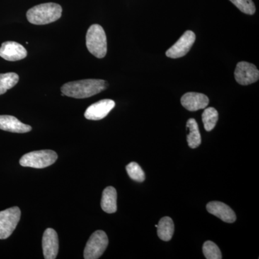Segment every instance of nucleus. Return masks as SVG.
<instances>
[{
  "instance_id": "9d476101",
  "label": "nucleus",
  "mask_w": 259,
  "mask_h": 259,
  "mask_svg": "<svg viewBox=\"0 0 259 259\" xmlns=\"http://www.w3.org/2000/svg\"><path fill=\"white\" fill-rule=\"evenodd\" d=\"M42 251L46 259H55L59 253V243L55 230L47 228L44 233L42 241Z\"/></svg>"
},
{
  "instance_id": "f8f14e48",
  "label": "nucleus",
  "mask_w": 259,
  "mask_h": 259,
  "mask_svg": "<svg viewBox=\"0 0 259 259\" xmlns=\"http://www.w3.org/2000/svg\"><path fill=\"white\" fill-rule=\"evenodd\" d=\"M181 103L189 111H197L205 108L208 105L209 98L203 94L188 93L182 96Z\"/></svg>"
},
{
  "instance_id": "1a4fd4ad",
  "label": "nucleus",
  "mask_w": 259,
  "mask_h": 259,
  "mask_svg": "<svg viewBox=\"0 0 259 259\" xmlns=\"http://www.w3.org/2000/svg\"><path fill=\"white\" fill-rule=\"evenodd\" d=\"M115 106V102L112 100H102L94 103L87 109L84 117L88 120H100L105 117Z\"/></svg>"
},
{
  "instance_id": "0eeeda50",
  "label": "nucleus",
  "mask_w": 259,
  "mask_h": 259,
  "mask_svg": "<svg viewBox=\"0 0 259 259\" xmlns=\"http://www.w3.org/2000/svg\"><path fill=\"white\" fill-rule=\"evenodd\" d=\"M195 40L196 35L194 32L191 30H187L177 40L176 44L166 51L167 57L171 59L183 57L190 51Z\"/></svg>"
},
{
  "instance_id": "6e6552de",
  "label": "nucleus",
  "mask_w": 259,
  "mask_h": 259,
  "mask_svg": "<svg viewBox=\"0 0 259 259\" xmlns=\"http://www.w3.org/2000/svg\"><path fill=\"white\" fill-rule=\"evenodd\" d=\"M234 75L237 82L244 86L256 82L259 79V71L256 66L245 61L237 64Z\"/></svg>"
},
{
  "instance_id": "20e7f679",
  "label": "nucleus",
  "mask_w": 259,
  "mask_h": 259,
  "mask_svg": "<svg viewBox=\"0 0 259 259\" xmlns=\"http://www.w3.org/2000/svg\"><path fill=\"white\" fill-rule=\"evenodd\" d=\"M57 158V153L51 150L32 151L20 158V164L22 166L44 168L54 164Z\"/></svg>"
},
{
  "instance_id": "423d86ee",
  "label": "nucleus",
  "mask_w": 259,
  "mask_h": 259,
  "mask_svg": "<svg viewBox=\"0 0 259 259\" xmlns=\"http://www.w3.org/2000/svg\"><path fill=\"white\" fill-rule=\"evenodd\" d=\"M21 216L18 207H13L0 212V239L9 238L15 231Z\"/></svg>"
},
{
  "instance_id": "6ab92c4d",
  "label": "nucleus",
  "mask_w": 259,
  "mask_h": 259,
  "mask_svg": "<svg viewBox=\"0 0 259 259\" xmlns=\"http://www.w3.org/2000/svg\"><path fill=\"white\" fill-rule=\"evenodd\" d=\"M202 117L204 129L207 131H211L217 124L218 112L213 107H208L204 110Z\"/></svg>"
},
{
  "instance_id": "39448f33",
  "label": "nucleus",
  "mask_w": 259,
  "mask_h": 259,
  "mask_svg": "<svg viewBox=\"0 0 259 259\" xmlns=\"http://www.w3.org/2000/svg\"><path fill=\"white\" fill-rule=\"evenodd\" d=\"M108 238L106 233L102 231H97L90 236L83 251L85 259L100 258L108 245Z\"/></svg>"
},
{
  "instance_id": "f3484780",
  "label": "nucleus",
  "mask_w": 259,
  "mask_h": 259,
  "mask_svg": "<svg viewBox=\"0 0 259 259\" xmlns=\"http://www.w3.org/2000/svg\"><path fill=\"white\" fill-rule=\"evenodd\" d=\"M187 128L189 130V134L187 137L189 146L191 148L199 147L202 142V139L197 121L194 118L189 119L187 122Z\"/></svg>"
},
{
  "instance_id": "ddd939ff",
  "label": "nucleus",
  "mask_w": 259,
  "mask_h": 259,
  "mask_svg": "<svg viewBox=\"0 0 259 259\" xmlns=\"http://www.w3.org/2000/svg\"><path fill=\"white\" fill-rule=\"evenodd\" d=\"M207 211L213 215L222 220L224 222L233 223L236 221V213L227 204L221 202H209L207 204Z\"/></svg>"
},
{
  "instance_id": "9b49d317",
  "label": "nucleus",
  "mask_w": 259,
  "mask_h": 259,
  "mask_svg": "<svg viewBox=\"0 0 259 259\" xmlns=\"http://www.w3.org/2000/svg\"><path fill=\"white\" fill-rule=\"evenodd\" d=\"M27 54L26 49L17 42H5L0 47V56L7 61L22 60L26 57Z\"/></svg>"
},
{
  "instance_id": "a211bd4d",
  "label": "nucleus",
  "mask_w": 259,
  "mask_h": 259,
  "mask_svg": "<svg viewBox=\"0 0 259 259\" xmlns=\"http://www.w3.org/2000/svg\"><path fill=\"white\" fill-rule=\"evenodd\" d=\"M19 81V76L15 73L0 74V95L15 87Z\"/></svg>"
},
{
  "instance_id": "dca6fc26",
  "label": "nucleus",
  "mask_w": 259,
  "mask_h": 259,
  "mask_svg": "<svg viewBox=\"0 0 259 259\" xmlns=\"http://www.w3.org/2000/svg\"><path fill=\"white\" fill-rule=\"evenodd\" d=\"M157 234L162 241H168L175 233V224L171 218L164 217L160 220L157 225Z\"/></svg>"
},
{
  "instance_id": "4be33fe9",
  "label": "nucleus",
  "mask_w": 259,
  "mask_h": 259,
  "mask_svg": "<svg viewBox=\"0 0 259 259\" xmlns=\"http://www.w3.org/2000/svg\"><path fill=\"white\" fill-rule=\"evenodd\" d=\"M242 13L247 15H253L255 12L254 3L252 0H230Z\"/></svg>"
},
{
  "instance_id": "412c9836",
  "label": "nucleus",
  "mask_w": 259,
  "mask_h": 259,
  "mask_svg": "<svg viewBox=\"0 0 259 259\" xmlns=\"http://www.w3.org/2000/svg\"><path fill=\"white\" fill-rule=\"evenodd\" d=\"M202 250L206 258L221 259L223 258L219 247L212 241H206L202 247Z\"/></svg>"
},
{
  "instance_id": "7ed1b4c3",
  "label": "nucleus",
  "mask_w": 259,
  "mask_h": 259,
  "mask_svg": "<svg viewBox=\"0 0 259 259\" xmlns=\"http://www.w3.org/2000/svg\"><path fill=\"white\" fill-rule=\"evenodd\" d=\"M87 47L90 53L98 59H102L107 54V37L101 25H91L86 36Z\"/></svg>"
},
{
  "instance_id": "f257e3e1",
  "label": "nucleus",
  "mask_w": 259,
  "mask_h": 259,
  "mask_svg": "<svg viewBox=\"0 0 259 259\" xmlns=\"http://www.w3.org/2000/svg\"><path fill=\"white\" fill-rule=\"evenodd\" d=\"M107 86L105 80L84 79L65 83L61 87V91L65 96L84 99L102 93Z\"/></svg>"
},
{
  "instance_id": "aec40b11",
  "label": "nucleus",
  "mask_w": 259,
  "mask_h": 259,
  "mask_svg": "<svg viewBox=\"0 0 259 259\" xmlns=\"http://www.w3.org/2000/svg\"><path fill=\"white\" fill-rule=\"evenodd\" d=\"M126 171H127L128 176L133 180L143 182L146 180V175H145L144 171L136 162H131L129 164H127L126 166Z\"/></svg>"
},
{
  "instance_id": "f03ea898",
  "label": "nucleus",
  "mask_w": 259,
  "mask_h": 259,
  "mask_svg": "<svg viewBox=\"0 0 259 259\" xmlns=\"http://www.w3.org/2000/svg\"><path fill=\"white\" fill-rule=\"evenodd\" d=\"M62 8L56 3L36 5L27 12V19L33 25H41L54 23L61 17Z\"/></svg>"
},
{
  "instance_id": "4468645a",
  "label": "nucleus",
  "mask_w": 259,
  "mask_h": 259,
  "mask_svg": "<svg viewBox=\"0 0 259 259\" xmlns=\"http://www.w3.org/2000/svg\"><path fill=\"white\" fill-rule=\"evenodd\" d=\"M0 130L8 132L25 134L31 131V126L24 124L11 115H0Z\"/></svg>"
},
{
  "instance_id": "2eb2a0df",
  "label": "nucleus",
  "mask_w": 259,
  "mask_h": 259,
  "mask_svg": "<svg viewBox=\"0 0 259 259\" xmlns=\"http://www.w3.org/2000/svg\"><path fill=\"white\" fill-rule=\"evenodd\" d=\"M117 191L113 187H107L102 192L101 207L105 212L112 214L117 211Z\"/></svg>"
}]
</instances>
